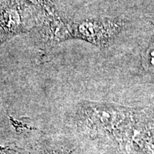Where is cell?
<instances>
[{
    "label": "cell",
    "mask_w": 154,
    "mask_h": 154,
    "mask_svg": "<svg viewBox=\"0 0 154 154\" xmlns=\"http://www.w3.org/2000/svg\"><path fill=\"white\" fill-rule=\"evenodd\" d=\"M144 60L146 62V64L150 69H154V43L152 44L148 49Z\"/></svg>",
    "instance_id": "1"
}]
</instances>
